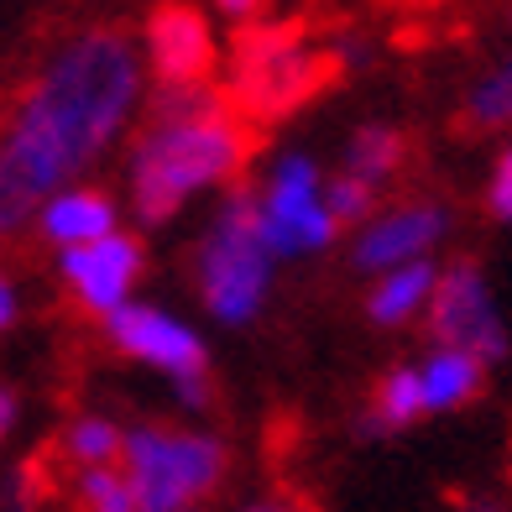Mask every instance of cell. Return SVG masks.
Returning a JSON list of instances; mask_svg holds the SVG:
<instances>
[{"instance_id":"obj_1","label":"cell","mask_w":512,"mask_h":512,"mask_svg":"<svg viewBox=\"0 0 512 512\" xmlns=\"http://www.w3.org/2000/svg\"><path fill=\"white\" fill-rule=\"evenodd\" d=\"M152 100L142 42L121 21L68 27L0 110V246L21 241L53 194L89 183L131 142Z\"/></svg>"},{"instance_id":"obj_2","label":"cell","mask_w":512,"mask_h":512,"mask_svg":"<svg viewBox=\"0 0 512 512\" xmlns=\"http://www.w3.org/2000/svg\"><path fill=\"white\" fill-rule=\"evenodd\" d=\"M251 121L225 100V89L152 95L142 126L126 142V204L136 225L162 230L209 194H230L251 168Z\"/></svg>"},{"instance_id":"obj_3","label":"cell","mask_w":512,"mask_h":512,"mask_svg":"<svg viewBox=\"0 0 512 512\" xmlns=\"http://www.w3.org/2000/svg\"><path fill=\"white\" fill-rule=\"evenodd\" d=\"M277 272L283 267L256 230L251 183H236L230 194L209 204L189 246V288L220 330H251L277 293Z\"/></svg>"},{"instance_id":"obj_4","label":"cell","mask_w":512,"mask_h":512,"mask_svg":"<svg viewBox=\"0 0 512 512\" xmlns=\"http://www.w3.org/2000/svg\"><path fill=\"white\" fill-rule=\"evenodd\" d=\"M121 471L131 481L136 512H209L230 481V445L204 424L131 418Z\"/></svg>"},{"instance_id":"obj_5","label":"cell","mask_w":512,"mask_h":512,"mask_svg":"<svg viewBox=\"0 0 512 512\" xmlns=\"http://www.w3.org/2000/svg\"><path fill=\"white\" fill-rule=\"evenodd\" d=\"M324 162L304 147H283L267 157V168L251 178V204H256V230H262L267 251L283 262H309L324 256L345 230L330 215V199H324Z\"/></svg>"},{"instance_id":"obj_6","label":"cell","mask_w":512,"mask_h":512,"mask_svg":"<svg viewBox=\"0 0 512 512\" xmlns=\"http://www.w3.org/2000/svg\"><path fill=\"white\" fill-rule=\"evenodd\" d=\"M100 330L115 356L157 371L183 413L215 408V361H209V340L194 319L173 314L168 304H152V298H136L121 314H110Z\"/></svg>"},{"instance_id":"obj_7","label":"cell","mask_w":512,"mask_h":512,"mask_svg":"<svg viewBox=\"0 0 512 512\" xmlns=\"http://www.w3.org/2000/svg\"><path fill=\"white\" fill-rule=\"evenodd\" d=\"M324 74H330V58H324V48H314L298 27L251 21L236 37V48H230L225 100L236 105L246 121H272V115L293 110Z\"/></svg>"},{"instance_id":"obj_8","label":"cell","mask_w":512,"mask_h":512,"mask_svg":"<svg viewBox=\"0 0 512 512\" xmlns=\"http://www.w3.org/2000/svg\"><path fill=\"white\" fill-rule=\"evenodd\" d=\"M424 335H429V345L465 351V356H476L486 366L507 361L512 330L502 319L492 277H486V267L476 262V256H450V262H439V288L429 298Z\"/></svg>"},{"instance_id":"obj_9","label":"cell","mask_w":512,"mask_h":512,"mask_svg":"<svg viewBox=\"0 0 512 512\" xmlns=\"http://www.w3.org/2000/svg\"><path fill=\"white\" fill-rule=\"evenodd\" d=\"M455 236V204L439 194L387 199L361 230L345 236V262L366 283L382 272H398L413 262H439V246Z\"/></svg>"},{"instance_id":"obj_10","label":"cell","mask_w":512,"mask_h":512,"mask_svg":"<svg viewBox=\"0 0 512 512\" xmlns=\"http://www.w3.org/2000/svg\"><path fill=\"white\" fill-rule=\"evenodd\" d=\"M142 63L152 95H189V89H215L220 74V32L199 6H152L142 32Z\"/></svg>"},{"instance_id":"obj_11","label":"cell","mask_w":512,"mask_h":512,"mask_svg":"<svg viewBox=\"0 0 512 512\" xmlns=\"http://www.w3.org/2000/svg\"><path fill=\"white\" fill-rule=\"evenodd\" d=\"M58 283L89 319H110L126 304H136V288L147 277V241L136 230H115V236L79 246V251H58Z\"/></svg>"},{"instance_id":"obj_12","label":"cell","mask_w":512,"mask_h":512,"mask_svg":"<svg viewBox=\"0 0 512 512\" xmlns=\"http://www.w3.org/2000/svg\"><path fill=\"white\" fill-rule=\"evenodd\" d=\"M32 230L53 256L95 246V241L115 236V230H126L121 225V199H115L110 189H100V183H74V189H63V194H53L48 204H42Z\"/></svg>"},{"instance_id":"obj_13","label":"cell","mask_w":512,"mask_h":512,"mask_svg":"<svg viewBox=\"0 0 512 512\" xmlns=\"http://www.w3.org/2000/svg\"><path fill=\"white\" fill-rule=\"evenodd\" d=\"M424 418H429V408H424V387H418V366L398 361L371 382L351 429H356V439H392V434H408L413 424H424Z\"/></svg>"},{"instance_id":"obj_14","label":"cell","mask_w":512,"mask_h":512,"mask_svg":"<svg viewBox=\"0 0 512 512\" xmlns=\"http://www.w3.org/2000/svg\"><path fill=\"white\" fill-rule=\"evenodd\" d=\"M434 288H439V262H413L398 272H382L366 283L361 314L371 330H413V324H424Z\"/></svg>"},{"instance_id":"obj_15","label":"cell","mask_w":512,"mask_h":512,"mask_svg":"<svg viewBox=\"0 0 512 512\" xmlns=\"http://www.w3.org/2000/svg\"><path fill=\"white\" fill-rule=\"evenodd\" d=\"M408 168V131L398 121H361L340 147V168L345 178L366 183L371 194H382L387 183H398Z\"/></svg>"},{"instance_id":"obj_16","label":"cell","mask_w":512,"mask_h":512,"mask_svg":"<svg viewBox=\"0 0 512 512\" xmlns=\"http://www.w3.org/2000/svg\"><path fill=\"white\" fill-rule=\"evenodd\" d=\"M413 366H418V387H424L429 418L471 408L486 392V377H492V366H486V361L465 356V351H445V345H429Z\"/></svg>"},{"instance_id":"obj_17","label":"cell","mask_w":512,"mask_h":512,"mask_svg":"<svg viewBox=\"0 0 512 512\" xmlns=\"http://www.w3.org/2000/svg\"><path fill=\"white\" fill-rule=\"evenodd\" d=\"M121 450H126V424L110 418V413H100V408H84L74 418H63V429H58V460L74 476L121 465Z\"/></svg>"},{"instance_id":"obj_18","label":"cell","mask_w":512,"mask_h":512,"mask_svg":"<svg viewBox=\"0 0 512 512\" xmlns=\"http://www.w3.org/2000/svg\"><path fill=\"white\" fill-rule=\"evenodd\" d=\"M460 126L476 136H512V53L486 63L460 95Z\"/></svg>"},{"instance_id":"obj_19","label":"cell","mask_w":512,"mask_h":512,"mask_svg":"<svg viewBox=\"0 0 512 512\" xmlns=\"http://www.w3.org/2000/svg\"><path fill=\"white\" fill-rule=\"evenodd\" d=\"M74 512H136V497H131V481L121 465H105V471H79L74 486Z\"/></svg>"},{"instance_id":"obj_20","label":"cell","mask_w":512,"mask_h":512,"mask_svg":"<svg viewBox=\"0 0 512 512\" xmlns=\"http://www.w3.org/2000/svg\"><path fill=\"white\" fill-rule=\"evenodd\" d=\"M324 199H330V215H335V225L345 230V236H351V230H361V225L387 204L382 194H371L366 183L345 178V173H330V183H324Z\"/></svg>"},{"instance_id":"obj_21","label":"cell","mask_w":512,"mask_h":512,"mask_svg":"<svg viewBox=\"0 0 512 512\" xmlns=\"http://www.w3.org/2000/svg\"><path fill=\"white\" fill-rule=\"evenodd\" d=\"M481 204L486 215H492L497 225H512V136L497 147L492 168H486V183H481Z\"/></svg>"},{"instance_id":"obj_22","label":"cell","mask_w":512,"mask_h":512,"mask_svg":"<svg viewBox=\"0 0 512 512\" xmlns=\"http://www.w3.org/2000/svg\"><path fill=\"white\" fill-rule=\"evenodd\" d=\"M37 502H42V476H37V465H21L6 481V507L11 512H37Z\"/></svg>"},{"instance_id":"obj_23","label":"cell","mask_w":512,"mask_h":512,"mask_svg":"<svg viewBox=\"0 0 512 512\" xmlns=\"http://www.w3.org/2000/svg\"><path fill=\"white\" fill-rule=\"evenodd\" d=\"M324 58H330V68H366L371 63V42L366 37H356V32H345V37H335L330 48H324Z\"/></svg>"},{"instance_id":"obj_24","label":"cell","mask_w":512,"mask_h":512,"mask_svg":"<svg viewBox=\"0 0 512 512\" xmlns=\"http://www.w3.org/2000/svg\"><path fill=\"white\" fill-rule=\"evenodd\" d=\"M16 319H21V288H16L11 272H0V335H6Z\"/></svg>"},{"instance_id":"obj_25","label":"cell","mask_w":512,"mask_h":512,"mask_svg":"<svg viewBox=\"0 0 512 512\" xmlns=\"http://www.w3.org/2000/svg\"><path fill=\"white\" fill-rule=\"evenodd\" d=\"M16 424H21V398H16L11 382H0V445L16 434Z\"/></svg>"},{"instance_id":"obj_26","label":"cell","mask_w":512,"mask_h":512,"mask_svg":"<svg viewBox=\"0 0 512 512\" xmlns=\"http://www.w3.org/2000/svg\"><path fill=\"white\" fill-rule=\"evenodd\" d=\"M236 512H304V507L288 502V497H251V502H241Z\"/></svg>"},{"instance_id":"obj_27","label":"cell","mask_w":512,"mask_h":512,"mask_svg":"<svg viewBox=\"0 0 512 512\" xmlns=\"http://www.w3.org/2000/svg\"><path fill=\"white\" fill-rule=\"evenodd\" d=\"M460 512H507V502L492 497V492H471V497L460 502Z\"/></svg>"}]
</instances>
